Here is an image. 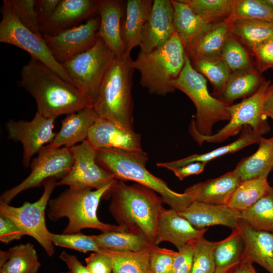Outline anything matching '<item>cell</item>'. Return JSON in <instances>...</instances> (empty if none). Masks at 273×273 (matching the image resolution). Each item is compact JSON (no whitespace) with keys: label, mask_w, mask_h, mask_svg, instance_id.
Listing matches in <instances>:
<instances>
[{"label":"cell","mask_w":273,"mask_h":273,"mask_svg":"<svg viewBox=\"0 0 273 273\" xmlns=\"http://www.w3.org/2000/svg\"><path fill=\"white\" fill-rule=\"evenodd\" d=\"M19 86L34 99L37 112L47 118H56L93 107V101L53 70L31 58L23 66Z\"/></svg>","instance_id":"cell-1"},{"label":"cell","mask_w":273,"mask_h":273,"mask_svg":"<svg viewBox=\"0 0 273 273\" xmlns=\"http://www.w3.org/2000/svg\"><path fill=\"white\" fill-rule=\"evenodd\" d=\"M107 196L110 198L109 211L118 224L127 230L142 232L155 245L158 221L164 208L162 197L141 184L128 185L117 179Z\"/></svg>","instance_id":"cell-2"},{"label":"cell","mask_w":273,"mask_h":273,"mask_svg":"<svg viewBox=\"0 0 273 273\" xmlns=\"http://www.w3.org/2000/svg\"><path fill=\"white\" fill-rule=\"evenodd\" d=\"M148 155L143 150L129 151L112 148L97 149V161L115 179L132 181L157 193L163 202L178 212L184 210L193 202L192 194L171 189L162 179L151 173L146 167Z\"/></svg>","instance_id":"cell-3"},{"label":"cell","mask_w":273,"mask_h":273,"mask_svg":"<svg viewBox=\"0 0 273 273\" xmlns=\"http://www.w3.org/2000/svg\"><path fill=\"white\" fill-rule=\"evenodd\" d=\"M134 60L130 54L116 57L100 85L93 107L99 117L133 130L131 95Z\"/></svg>","instance_id":"cell-4"},{"label":"cell","mask_w":273,"mask_h":273,"mask_svg":"<svg viewBox=\"0 0 273 273\" xmlns=\"http://www.w3.org/2000/svg\"><path fill=\"white\" fill-rule=\"evenodd\" d=\"M113 183L95 190L68 188L57 197L49 200L48 217L52 221L63 217L68 218V222L63 234L80 232L81 230L85 228L95 229L102 232L127 230L119 225L103 222L97 216L100 201L106 197Z\"/></svg>","instance_id":"cell-5"},{"label":"cell","mask_w":273,"mask_h":273,"mask_svg":"<svg viewBox=\"0 0 273 273\" xmlns=\"http://www.w3.org/2000/svg\"><path fill=\"white\" fill-rule=\"evenodd\" d=\"M184 46L174 32L161 47L149 53L140 52L134 68L140 73V83L152 94L164 96L175 90L171 82L176 79L185 65Z\"/></svg>","instance_id":"cell-6"},{"label":"cell","mask_w":273,"mask_h":273,"mask_svg":"<svg viewBox=\"0 0 273 273\" xmlns=\"http://www.w3.org/2000/svg\"><path fill=\"white\" fill-rule=\"evenodd\" d=\"M171 84L175 89L185 93L194 103L196 109L195 125L200 134L212 135L215 124L230 120L227 109L229 105L210 94L206 78L193 67L187 55L181 71Z\"/></svg>","instance_id":"cell-7"},{"label":"cell","mask_w":273,"mask_h":273,"mask_svg":"<svg viewBox=\"0 0 273 273\" xmlns=\"http://www.w3.org/2000/svg\"><path fill=\"white\" fill-rule=\"evenodd\" d=\"M1 12L0 42L25 51L31 58L40 61L63 80L75 86L62 64L53 57L42 34L33 32L21 23L12 10L9 0L3 1Z\"/></svg>","instance_id":"cell-8"},{"label":"cell","mask_w":273,"mask_h":273,"mask_svg":"<svg viewBox=\"0 0 273 273\" xmlns=\"http://www.w3.org/2000/svg\"><path fill=\"white\" fill-rule=\"evenodd\" d=\"M270 84V80H265L253 95L238 104L229 105L227 107L230 114L228 123L213 134H200L195 127L194 119H192L189 132L193 139L200 146L204 142L220 143L236 135L247 125L260 135L267 132L269 127L262 116V104L265 92Z\"/></svg>","instance_id":"cell-9"},{"label":"cell","mask_w":273,"mask_h":273,"mask_svg":"<svg viewBox=\"0 0 273 273\" xmlns=\"http://www.w3.org/2000/svg\"><path fill=\"white\" fill-rule=\"evenodd\" d=\"M116 57L103 40L97 38L91 48L61 64L75 86L94 105L101 83Z\"/></svg>","instance_id":"cell-10"},{"label":"cell","mask_w":273,"mask_h":273,"mask_svg":"<svg viewBox=\"0 0 273 273\" xmlns=\"http://www.w3.org/2000/svg\"><path fill=\"white\" fill-rule=\"evenodd\" d=\"M58 179L50 178L43 184V191L38 200L30 203L25 201L20 207L0 203V214L13 220L25 235L31 236L43 248L50 257L55 254V247L46 223L47 206Z\"/></svg>","instance_id":"cell-11"},{"label":"cell","mask_w":273,"mask_h":273,"mask_svg":"<svg viewBox=\"0 0 273 273\" xmlns=\"http://www.w3.org/2000/svg\"><path fill=\"white\" fill-rule=\"evenodd\" d=\"M73 163L70 148L48 149L43 147L31 161V172L28 176L18 185L4 192L0 197V203L9 204L21 192L39 187L48 179H61L69 171Z\"/></svg>","instance_id":"cell-12"},{"label":"cell","mask_w":273,"mask_h":273,"mask_svg":"<svg viewBox=\"0 0 273 273\" xmlns=\"http://www.w3.org/2000/svg\"><path fill=\"white\" fill-rule=\"evenodd\" d=\"M72 166L57 186H67L72 189H101L116 179L97 161V149L86 140L71 148Z\"/></svg>","instance_id":"cell-13"},{"label":"cell","mask_w":273,"mask_h":273,"mask_svg":"<svg viewBox=\"0 0 273 273\" xmlns=\"http://www.w3.org/2000/svg\"><path fill=\"white\" fill-rule=\"evenodd\" d=\"M55 118H47L37 112L30 121L9 119L5 124L8 138L20 142L23 147L22 165L30 166L32 156L52 142L54 132Z\"/></svg>","instance_id":"cell-14"},{"label":"cell","mask_w":273,"mask_h":273,"mask_svg":"<svg viewBox=\"0 0 273 273\" xmlns=\"http://www.w3.org/2000/svg\"><path fill=\"white\" fill-rule=\"evenodd\" d=\"M100 20V17H93L83 24L56 35L42 34V37L53 57L62 63L95 44Z\"/></svg>","instance_id":"cell-15"},{"label":"cell","mask_w":273,"mask_h":273,"mask_svg":"<svg viewBox=\"0 0 273 273\" xmlns=\"http://www.w3.org/2000/svg\"><path fill=\"white\" fill-rule=\"evenodd\" d=\"M171 1L154 0L143 29L140 52L149 53L163 46L174 33Z\"/></svg>","instance_id":"cell-16"},{"label":"cell","mask_w":273,"mask_h":273,"mask_svg":"<svg viewBox=\"0 0 273 273\" xmlns=\"http://www.w3.org/2000/svg\"><path fill=\"white\" fill-rule=\"evenodd\" d=\"M87 140L96 149L143 151L139 133L101 117L96 120L90 128Z\"/></svg>","instance_id":"cell-17"},{"label":"cell","mask_w":273,"mask_h":273,"mask_svg":"<svg viewBox=\"0 0 273 273\" xmlns=\"http://www.w3.org/2000/svg\"><path fill=\"white\" fill-rule=\"evenodd\" d=\"M99 0H60L53 15L40 25L41 34L56 35L98 13Z\"/></svg>","instance_id":"cell-18"},{"label":"cell","mask_w":273,"mask_h":273,"mask_svg":"<svg viewBox=\"0 0 273 273\" xmlns=\"http://www.w3.org/2000/svg\"><path fill=\"white\" fill-rule=\"evenodd\" d=\"M207 230V228H195L174 209L164 208L158 221L155 245L168 242L179 250L189 243L197 242Z\"/></svg>","instance_id":"cell-19"},{"label":"cell","mask_w":273,"mask_h":273,"mask_svg":"<svg viewBox=\"0 0 273 273\" xmlns=\"http://www.w3.org/2000/svg\"><path fill=\"white\" fill-rule=\"evenodd\" d=\"M126 2L120 0H99L100 25L97 37L103 40L117 57L124 53L121 28Z\"/></svg>","instance_id":"cell-20"},{"label":"cell","mask_w":273,"mask_h":273,"mask_svg":"<svg viewBox=\"0 0 273 273\" xmlns=\"http://www.w3.org/2000/svg\"><path fill=\"white\" fill-rule=\"evenodd\" d=\"M178 213L197 229L220 225L233 231L239 228L241 224L240 212L230 208L226 205L194 201Z\"/></svg>","instance_id":"cell-21"},{"label":"cell","mask_w":273,"mask_h":273,"mask_svg":"<svg viewBox=\"0 0 273 273\" xmlns=\"http://www.w3.org/2000/svg\"><path fill=\"white\" fill-rule=\"evenodd\" d=\"M99 117L93 107L67 115L53 140L44 147L71 148L86 140L90 128Z\"/></svg>","instance_id":"cell-22"},{"label":"cell","mask_w":273,"mask_h":273,"mask_svg":"<svg viewBox=\"0 0 273 273\" xmlns=\"http://www.w3.org/2000/svg\"><path fill=\"white\" fill-rule=\"evenodd\" d=\"M241 181L240 176L234 169L219 177L194 184L186 191L191 193L194 201L226 205Z\"/></svg>","instance_id":"cell-23"},{"label":"cell","mask_w":273,"mask_h":273,"mask_svg":"<svg viewBox=\"0 0 273 273\" xmlns=\"http://www.w3.org/2000/svg\"><path fill=\"white\" fill-rule=\"evenodd\" d=\"M153 4L152 0H128L126 2L121 28L124 54H130L134 48L140 46L143 29L149 17Z\"/></svg>","instance_id":"cell-24"},{"label":"cell","mask_w":273,"mask_h":273,"mask_svg":"<svg viewBox=\"0 0 273 273\" xmlns=\"http://www.w3.org/2000/svg\"><path fill=\"white\" fill-rule=\"evenodd\" d=\"M171 2L174 10V30L185 49L214 24L203 19L183 0H171Z\"/></svg>","instance_id":"cell-25"},{"label":"cell","mask_w":273,"mask_h":273,"mask_svg":"<svg viewBox=\"0 0 273 273\" xmlns=\"http://www.w3.org/2000/svg\"><path fill=\"white\" fill-rule=\"evenodd\" d=\"M241 223L245 243L243 260L256 263L273 273V234L255 231Z\"/></svg>","instance_id":"cell-26"},{"label":"cell","mask_w":273,"mask_h":273,"mask_svg":"<svg viewBox=\"0 0 273 273\" xmlns=\"http://www.w3.org/2000/svg\"><path fill=\"white\" fill-rule=\"evenodd\" d=\"M263 137L253 129L250 126H245L242 130L240 136L235 141L228 145L218 148L207 153L193 154L187 157L166 162H158L156 165L171 170L187 164L195 162H208L216 158L224 155L235 153L249 145L258 144Z\"/></svg>","instance_id":"cell-27"},{"label":"cell","mask_w":273,"mask_h":273,"mask_svg":"<svg viewBox=\"0 0 273 273\" xmlns=\"http://www.w3.org/2000/svg\"><path fill=\"white\" fill-rule=\"evenodd\" d=\"M261 74L255 67L231 72L217 99L229 105L238 99L252 96L265 80Z\"/></svg>","instance_id":"cell-28"},{"label":"cell","mask_w":273,"mask_h":273,"mask_svg":"<svg viewBox=\"0 0 273 273\" xmlns=\"http://www.w3.org/2000/svg\"><path fill=\"white\" fill-rule=\"evenodd\" d=\"M230 34L229 25L224 20L215 23L185 49L186 54L191 61L200 58L220 57Z\"/></svg>","instance_id":"cell-29"},{"label":"cell","mask_w":273,"mask_h":273,"mask_svg":"<svg viewBox=\"0 0 273 273\" xmlns=\"http://www.w3.org/2000/svg\"><path fill=\"white\" fill-rule=\"evenodd\" d=\"M273 168V136L263 138L258 144L257 150L243 159L235 169L242 181L267 176Z\"/></svg>","instance_id":"cell-30"},{"label":"cell","mask_w":273,"mask_h":273,"mask_svg":"<svg viewBox=\"0 0 273 273\" xmlns=\"http://www.w3.org/2000/svg\"><path fill=\"white\" fill-rule=\"evenodd\" d=\"M40 265L36 251L30 243L1 251L0 273H36Z\"/></svg>","instance_id":"cell-31"},{"label":"cell","mask_w":273,"mask_h":273,"mask_svg":"<svg viewBox=\"0 0 273 273\" xmlns=\"http://www.w3.org/2000/svg\"><path fill=\"white\" fill-rule=\"evenodd\" d=\"M93 237L100 248L113 251L137 252L154 246L140 231H107Z\"/></svg>","instance_id":"cell-32"},{"label":"cell","mask_w":273,"mask_h":273,"mask_svg":"<svg viewBox=\"0 0 273 273\" xmlns=\"http://www.w3.org/2000/svg\"><path fill=\"white\" fill-rule=\"evenodd\" d=\"M244 253L245 243L240 226L232 231L225 239L216 242L214 250L215 270H232L243 261Z\"/></svg>","instance_id":"cell-33"},{"label":"cell","mask_w":273,"mask_h":273,"mask_svg":"<svg viewBox=\"0 0 273 273\" xmlns=\"http://www.w3.org/2000/svg\"><path fill=\"white\" fill-rule=\"evenodd\" d=\"M230 33L250 49L273 39V22L238 20L229 24Z\"/></svg>","instance_id":"cell-34"},{"label":"cell","mask_w":273,"mask_h":273,"mask_svg":"<svg viewBox=\"0 0 273 273\" xmlns=\"http://www.w3.org/2000/svg\"><path fill=\"white\" fill-rule=\"evenodd\" d=\"M270 187L267 178L265 177L242 181L231 195L226 205L239 212L245 211L263 197Z\"/></svg>","instance_id":"cell-35"},{"label":"cell","mask_w":273,"mask_h":273,"mask_svg":"<svg viewBox=\"0 0 273 273\" xmlns=\"http://www.w3.org/2000/svg\"><path fill=\"white\" fill-rule=\"evenodd\" d=\"M240 219L255 231L273 233V187L251 207L240 212Z\"/></svg>","instance_id":"cell-36"},{"label":"cell","mask_w":273,"mask_h":273,"mask_svg":"<svg viewBox=\"0 0 273 273\" xmlns=\"http://www.w3.org/2000/svg\"><path fill=\"white\" fill-rule=\"evenodd\" d=\"M238 20L273 22V9L265 0H232L230 15L224 20L229 25Z\"/></svg>","instance_id":"cell-37"},{"label":"cell","mask_w":273,"mask_h":273,"mask_svg":"<svg viewBox=\"0 0 273 273\" xmlns=\"http://www.w3.org/2000/svg\"><path fill=\"white\" fill-rule=\"evenodd\" d=\"M193 67L206 77L218 96L223 90L231 71L221 57L200 58L190 60Z\"/></svg>","instance_id":"cell-38"},{"label":"cell","mask_w":273,"mask_h":273,"mask_svg":"<svg viewBox=\"0 0 273 273\" xmlns=\"http://www.w3.org/2000/svg\"><path fill=\"white\" fill-rule=\"evenodd\" d=\"M150 248L137 252L107 250L113 267V273H149Z\"/></svg>","instance_id":"cell-39"},{"label":"cell","mask_w":273,"mask_h":273,"mask_svg":"<svg viewBox=\"0 0 273 273\" xmlns=\"http://www.w3.org/2000/svg\"><path fill=\"white\" fill-rule=\"evenodd\" d=\"M198 15L212 24L230 15L232 0H183Z\"/></svg>","instance_id":"cell-40"},{"label":"cell","mask_w":273,"mask_h":273,"mask_svg":"<svg viewBox=\"0 0 273 273\" xmlns=\"http://www.w3.org/2000/svg\"><path fill=\"white\" fill-rule=\"evenodd\" d=\"M220 57L231 72L254 67L248 52L242 44L231 34L225 42Z\"/></svg>","instance_id":"cell-41"},{"label":"cell","mask_w":273,"mask_h":273,"mask_svg":"<svg viewBox=\"0 0 273 273\" xmlns=\"http://www.w3.org/2000/svg\"><path fill=\"white\" fill-rule=\"evenodd\" d=\"M50 238L54 245L74 249L81 252H98L103 251L98 247L93 235H86L80 232L67 234H57L51 232Z\"/></svg>","instance_id":"cell-42"},{"label":"cell","mask_w":273,"mask_h":273,"mask_svg":"<svg viewBox=\"0 0 273 273\" xmlns=\"http://www.w3.org/2000/svg\"><path fill=\"white\" fill-rule=\"evenodd\" d=\"M216 242L204 236L196 243L191 273H214L216 270L214 250Z\"/></svg>","instance_id":"cell-43"},{"label":"cell","mask_w":273,"mask_h":273,"mask_svg":"<svg viewBox=\"0 0 273 273\" xmlns=\"http://www.w3.org/2000/svg\"><path fill=\"white\" fill-rule=\"evenodd\" d=\"M11 7L21 23L35 33H41L37 20L35 0H9Z\"/></svg>","instance_id":"cell-44"},{"label":"cell","mask_w":273,"mask_h":273,"mask_svg":"<svg viewBox=\"0 0 273 273\" xmlns=\"http://www.w3.org/2000/svg\"><path fill=\"white\" fill-rule=\"evenodd\" d=\"M177 251L156 245L150 249L149 273H171Z\"/></svg>","instance_id":"cell-45"},{"label":"cell","mask_w":273,"mask_h":273,"mask_svg":"<svg viewBox=\"0 0 273 273\" xmlns=\"http://www.w3.org/2000/svg\"><path fill=\"white\" fill-rule=\"evenodd\" d=\"M257 70L262 73L273 68V39L264 41L252 48Z\"/></svg>","instance_id":"cell-46"},{"label":"cell","mask_w":273,"mask_h":273,"mask_svg":"<svg viewBox=\"0 0 273 273\" xmlns=\"http://www.w3.org/2000/svg\"><path fill=\"white\" fill-rule=\"evenodd\" d=\"M86 266L90 273H111V258L106 250L93 252L85 259Z\"/></svg>","instance_id":"cell-47"},{"label":"cell","mask_w":273,"mask_h":273,"mask_svg":"<svg viewBox=\"0 0 273 273\" xmlns=\"http://www.w3.org/2000/svg\"><path fill=\"white\" fill-rule=\"evenodd\" d=\"M196 243H189L178 250L171 273H191Z\"/></svg>","instance_id":"cell-48"},{"label":"cell","mask_w":273,"mask_h":273,"mask_svg":"<svg viewBox=\"0 0 273 273\" xmlns=\"http://www.w3.org/2000/svg\"><path fill=\"white\" fill-rule=\"evenodd\" d=\"M24 235L17 225L8 217L0 214V241L5 244L20 239Z\"/></svg>","instance_id":"cell-49"},{"label":"cell","mask_w":273,"mask_h":273,"mask_svg":"<svg viewBox=\"0 0 273 273\" xmlns=\"http://www.w3.org/2000/svg\"><path fill=\"white\" fill-rule=\"evenodd\" d=\"M35 1L37 20L40 26L53 15L60 0H35Z\"/></svg>","instance_id":"cell-50"},{"label":"cell","mask_w":273,"mask_h":273,"mask_svg":"<svg viewBox=\"0 0 273 273\" xmlns=\"http://www.w3.org/2000/svg\"><path fill=\"white\" fill-rule=\"evenodd\" d=\"M207 162H192L181 167L174 168L172 171L174 175L180 180L186 177L201 173L204 170Z\"/></svg>","instance_id":"cell-51"},{"label":"cell","mask_w":273,"mask_h":273,"mask_svg":"<svg viewBox=\"0 0 273 273\" xmlns=\"http://www.w3.org/2000/svg\"><path fill=\"white\" fill-rule=\"evenodd\" d=\"M59 257L66 264L69 269L68 272L62 273H90L86 266L83 265L75 256L63 251Z\"/></svg>","instance_id":"cell-52"},{"label":"cell","mask_w":273,"mask_h":273,"mask_svg":"<svg viewBox=\"0 0 273 273\" xmlns=\"http://www.w3.org/2000/svg\"><path fill=\"white\" fill-rule=\"evenodd\" d=\"M262 113L264 118L269 117L273 120V83L266 88L262 100Z\"/></svg>","instance_id":"cell-53"},{"label":"cell","mask_w":273,"mask_h":273,"mask_svg":"<svg viewBox=\"0 0 273 273\" xmlns=\"http://www.w3.org/2000/svg\"><path fill=\"white\" fill-rule=\"evenodd\" d=\"M231 273H257L253 266V263L246 260H243Z\"/></svg>","instance_id":"cell-54"},{"label":"cell","mask_w":273,"mask_h":273,"mask_svg":"<svg viewBox=\"0 0 273 273\" xmlns=\"http://www.w3.org/2000/svg\"><path fill=\"white\" fill-rule=\"evenodd\" d=\"M232 270H215L214 273H231V272Z\"/></svg>","instance_id":"cell-55"},{"label":"cell","mask_w":273,"mask_h":273,"mask_svg":"<svg viewBox=\"0 0 273 273\" xmlns=\"http://www.w3.org/2000/svg\"><path fill=\"white\" fill-rule=\"evenodd\" d=\"M268 5L273 9V0H265Z\"/></svg>","instance_id":"cell-56"},{"label":"cell","mask_w":273,"mask_h":273,"mask_svg":"<svg viewBox=\"0 0 273 273\" xmlns=\"http://www.w3.org/2000/svg\"><path fill=\"white\" fill-rule=\"evenodd\" d=\"M273 234V233H272Z\"/></svg>","instance_id":"cell-57"}]
</instances>
